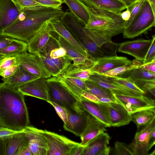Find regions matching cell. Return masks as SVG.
Segmentation results:
<instances>
[{"mask_svg": "<svg viewBox=\"0 0 155 155\" xmlns=\"http://www.w3.org/2000/svg\"><path fill=\"white\" fill-rule=\"evenodd\" d=\"M64 12L42 6L23 8L16 19L2 33L28 43L46 22L60 19Z\"/></svg>", "mask_w": 155, "mask_h": 155, "instance_id": "obj_1", "label": "cell"}, {"mask_svg": "<svg viewBox=\"0 0 155 155\" xmlns=\"http://www.w3.org/2000/svg\"><path fill=\"white\" fill-rule=\"evenodd\" d=\"M86 6L90 18L84 29L99 47L112 41V38L122 33L126 21L120 13L98 8L86 0H80Z\"/></svg>", "mask_w": 155, "mask_h": 155, "instance_id": "obj_2", "label": "cell"}, {"mask_svg": "<svg viewBox=\"0 0 155 155\" xmlns=\"http://www.w3.org/2000/svg\"><path fill=\"white\" fill-rule=\"evenodd\" d=\"M25 95L17 89L0 83V123L1 126L20 131L30 126Z\"/></svg>", "mask_w": 155, "mask_h": 155, "instance_id": "obj_3", "label": "cell"}, {"mask_svg": "<svg viewBox=\"0 0 155 155\" xmlns=\"http://www.w3.org/2000/svg\"><path fill=\"white\" fill-rule=\"evenodd\" d=\"M39 54L52 76L57 77L72 61L65 50L60 47L57 38L51 35Z\"/></svg>", "mask_w": 155, "mask_h": 155, "instance_id": "obj_4", "label": "cell"}, {"mask_svg": "<svg viewBox=\"0 0 155 155\" xmlns=\"http://www.w3.org/2000/svg\"><path fill=\"white\" fill-rule=\"evenodd\" d=\"M46 81L48 91L47 102L54 103L68 110L78 113L84 110L81 107L78 99L56 77L47 78Z\"/></svg>", "mask_w": 155, "mask_h": 155, "instance_id": "obj_5", "label": "cell"}, {"mask_svg": "<svg viewBox=\"0 0 155 155\" xmlns=\"http://www.w3.org/2000/svg\"><path fill=\"white\" fill-rule=\"evenodd\" d=\"M155 26V15L148 2L145 0L133 21L124 28L122 32L123 37L133 38L143 34H147Z\"/></svg>", "mask_w": 155, "mask_h": 155, "instance_id": "obj_6", "label": "cell"}, {"mask_svg": "<svg viewBox=\"0 0 155 155\" xmlns=\"http://www.w3.org/2000/svg\"><path fill=\"white\" fill-rule=\"evenodd\" d=\"M48 146L47 155H74L80 143L58 134L41 130Z\"/></svg>", "mask_w": 155, "mask_h": 155, "instance_id": "obj_7", "label": "cell"}, {"mask_svg": "<svg viewBox=\"0 0 155 155\" xmlns=\"http://www.w3.org/2000/svg\"><path fill=\"white\" fill-rule=\"evenodd\" d=\"M16 56L18 65L30 73L40 78H48L51 77L39 53L25 51Z\"/></svg>", "mask_w": 155, "mask_h": 155, "instance_id": "obj_8", "label": "cell"}, {"mask_svg": "<svg viewBox=\"0 0 155 155\" xmlns=\"http://www.w3.org/2000/svg\"><path fill=\"white\" fill-rule=\"evenodd\" d=\"M113 94L119 103L131 114L145 110L155 112L154 100L145 94L137 96Z\"/></svg>", "mask_w": 155, "mask_h": 155, "instance_id": "obj_9", "label": "cell"}, {"mask_svg": "<svg viewBox=\"0 0 155 155\" xmlns=\"http://www.w3.org/2000/svg\"><path fill=\"white\" fill-rule=\"evenodd\" d=\"M97 103L111 127H119L127 125L131 121V114L121 104L114 102Z\"/></svg>", "mask_w": 155, "mask_h": 155, "instance_id": "obj_10", "label": "cell"}, {"mask_svg": "<svg viewBox=\"0 0 155 155\" xmlns=\"http://www.w3.org/2000/svg\"><path fill=\"white\" fill-rule=\"evenodd\" d=\"M153 40L138 39L120 43L118 51L134 57L142 62L144 60Z\"/></svg>", "mask_w": 155, "mask_h": 155, "instance_id": "obj_11", "label": "cell"}, {"mask_svg": "<svg viewBox=\"0 0 155 155\" xmlns=\"http://www.w3.org/2000/svg\"><path fill=\"white\" fill-rule=\"evenodd\" d=\"M65 109L67 113V119L65 123L64 124V128L76 136L80 137L87 126L88 113L84 110L80 113H78Z\"/></svg>", "mask_w": 155, "mask_h": 155, "instance_id": "obj_12", "label": "cell"}, {"mask_svg": "<svg viewBox=\"0 0 155 155\" xmlns=\"http://www.w3.org/2000/svg\"><path fill=\"white\" fill-rule=\"evenodd\" d=\"M155 118L145 127L137 131L130 144L134 155H148V145L153 130L155 129Z\"/></svg>", "mask_w": 155, "mask_h": 155, "instance_id": "obj_13", "label": "cell"}, {"mask_svg": "<svg viewBox=\"0 0 155 155\" xmlns=\"http://www.w3.org/2000/svg\"><path fill=\"white\" fill-rule=\"evenodd\" d=\"M47 78H39L18 87L17 89L24 95L38 98L47 101L48 91Z\"/></svg>", "mask_w": 155, "mask_h": 155, "instance_id": "obj_14", "label": "cell"}, {"mask_svg": "<svg viewBox=\"0 0 155 155\" xmlns=\"http://www.w3.org/2000/svg\"><path fill=\"white\" fill-rule=\"evenodd\" d=\"M60 20L65 28L85 49L82 44L83 39L87 35L84 29L85 24L71 12H68L64 13Z\"/></svg>", "mask_w": 155, "mask_h": 155, "instance_id": "obj_15", "label": "cell"}, {"mask_svg": "<svg viewBox=\"0 0 155 155\" xmlns=\"http://www.w3.org/2000/svg\"><path fill=\"white\" fill-rule=\"evenodd\" d=\"M28 134V148L31 155H47L48 147L41 130L29 126L25 128Z\"/></svg>", "mask_w": 155, "mask_h": 155, "instance_id": "obj_16", "label": "cell"}, {"mask_svg": "<svg viewBox=\"0 0 155 155\" xmlns=\"http://www.w3.org/2000/svg\"><path fill=\"white\" fill-rule=\"evenodd\" d=\"M87 80L95 82L110 91L113 94L137 96L143 95L127 89L114 82L110 77L96 73L91 75Z\"/></svg>", "mask_w": 155, "mask_h": 155, "instance_id": "obj_17", "label": "cell"}, {"mask_svg": "<svg viewBox=\"0 0 155 155\" xmlns=\"http://www.w3.org/2000/svg\"><path fill=\"white\" fill-rule=\"evenodd\" d=\"M132 63L127 57L116 55L98 59L90 69L94 73L101 74L119 66Z\"/></svg>", "mask_w": 155, "mask_h": 155, "instance_id": "obj_18", "label": "cell"}, {"mask_svg": "<svg viewBox=\"0 0 155 155\" xmlns=\"http://www.w3.org/2000/svg\"><path fill=\"white\" fill-rule=\"evenodd\" d=\"M50 21L46 22L27 43L29 53L38 54L47 44L53 32Z\"/></svg>", "mask_w": 155, "mask_h": 155, "instance_id": "obj_19", "label": "cell"}, {"mask_svg": "<svg viewBox=\"0 0 155 155\" xmlns=\"http://www.w3.org/2000/svg\"><path fill=\"white\" fill-rule=\"evenodd\" d=\"M20 11L12 0H0V33L16 19Z\"/></svg>", "mask_w": 155, "mask_h": 155, "instance_id": "obj_20", "label": "cell"}, {"mask_svg": "<svg viewBox=\"0 0 155 155\" xmlns=\"http://www.w3.org/2000/svg\"><path fill=\"white\" fill-rule=\"evenodd\" d=\"M3 139L5 143V155H18L22 148L28 147L29 137L25 129Z\"/></svg>", "mask_w": 155, "mask_h": 155, "instance_id": "obj_21", "label": "cell"}, {"mask_svg": "<svg viewBox=\"0 0 155 155\" xmlns=\"http://www.w3.org/2000/svg\"><path fill=\"white\" fill-rule=\"evenodd\" d=\"M95 61L93 60L88 61L85 63L74 65L71 63L59 74L65 77L77 78L85 81L94 73L90 69Z\"/></svg>", "mask_w": 155, "mask_h": 155, "instance_id": "obj_22", "label": "cell"}, {"mask_svg": "<svg viewBox=\"0 0 155 155\" xmlns=\"http://www.w3.org/2000/svg\"><path fill=\"white\" fill-rule=\"evenodd\" d=\"M106 127L105 124L88 113L87 126L80 137V144L85 146L93 138L106 131Z\"/></svg>", "mask_w": 155, "mask_h": 155, "instance_id": "obj_23", "label": "cell"}, {"mask_svg": "<svg viewBox=\"0 0 155 155\" xmlns=\"http://www.w3.org/2000/svg\"><path fill=\"white\" fill-rule=\"evenodd\" d=\"M50 22L52 27L53 32L60 35L82 54L92 59L87 50L81 45L77 40L64 26L60 19L53 20Z\"/></svg>", "mask_w": 155, "mask_h": 155, "instance_id": "obj_24", "label": "cell"}, {"mask_svg": "<svg viewBox=\"0 0 155 155\" xmlns=\"http://www.w3.org/2000/svg\"><path fill=\"white\" fill-rule=\"evenodd\" d=\"M39 78L19 65L12 75L8 78H2V80L8 86L17 89L20 85Z\"/></svg>", "mask_w": 155, "mask_h": 155, "instance_id": "obj_25", "label": "cell"}, {"mask_svg": "<svg viewBox=\"0 0 155 155\" xmlns=\"http://www.w3.org/2000/svg\"><path fill=\"white\" fill-rule=\"evenodd\" d=\"M110 137L103 132L91 140L85 146L82 155H99L108 146Z\"/></svg>", "mask_w": 155, "mask_h": 155, "instance_id": "obj_26", "label": "cell"}, {"mask_svg": "<svg viewBox=\"0 0 155 155\" xmlns=\"http://www.w3.org/2000/svg\"><path fill=\"white\" fill-rule=\"evenodd\" d=\"M85 83L87 87V90L85 91L96 97L99 100V102L119 103L113 94L109 90L95 82L88 80L85 81Z\"/></svg>", "mask_w": 155, "mask_h": 155, "instance_id": "obj_27", "label": "cell"}, {"mask_svg": "<svg viewBox=\"0 0 155 155\" xmlns=\"http://www.w3.org/2000/svg\"><path fill=\"white\" fill-rule=\"evenodd\" d=\"M57 39L59 46L65 50L67 54L73 61L74 65L84 64L89 60H93L82 54L60 35H58Z\"/></svg>", "mask_w": 155, "mask_h": 155, "instance_id": "obj_28", "label": "cell"}, {"mask_svg": "<svg viewBox=\"0 0 155 155\" xmlns=\"http://www.w3.org/2000/svg\"><path fill=\"white\" fill-rule=\"evenodd\" d=\"M56 77L79 101L82 92L87 90L85 81L77 78L65 77L60 75Z\"/></svg>", "mask_w": 155, "mask_h": 155, "instance_id": "obj_29", "label": "cell"}, {"mask_svg": "<svg viewBox=\"0 0 155 155\" xmlns=\"http://www.w3.org/2000/svg\"><path fill=\"white\" fill-rule=\"evenodd\" d=\"M81 107L94 117L105 124L107 127H111L105 115L97 103L82 97L79 101Z\"/></svg>", "mask_w": 155, "mask_h": 155, "instance_id": "obj_30", "label": "cell"}, {"mask_svg": "<svg viewBox=\"0 0 155 155\" xmlns=\"http://www.w3.org/2000/svg\"><path fill=\"white\" fill-rule=\"evenodd\" d=\"M68 6L71 12L86 25L90 18L88 11L80 0H63Z\"/></svg>", "mask_w": 155, "mask_h": 155, "instance_id": "obj_31", "label": "cell"}, {"mask_svg": "<svg viewBox=\"0 0 155 155\" xmlns=\"http://www.w3.org/2000/svg\"><path fill=\"white\" fill-rule=\"evenodd\" d=\"M155 118V112L145 110L135 112L131 114V121L137 125L139 131L147 126Z\"/></svg>", "mask_w": 155, "mask_h": 155, "instance_id": "obj_32", "label": "cell"}, {"mask_svg": "<svg viewBox=\"0 0 155 155\" xmlns=\"http://www.w3.org/2000/svg\"><path fill=\"white\" fill-rule=\"evenodd\" d=\"M95 6L104 10L120 12L126 9L127 6L119 0H86Z\"/></svg>", "mask_w": 155, "mask_h": 155, "instance_id": "obj_33", "label": "cell"}, {"mask_svg": "<svg viewBox=\"0 0 155 155\" xmlns=\"http://www.w3.org/2000/svg\"><path fill=\"white\" fill-rule=\"evenodd\" d=\"M27 44L25 42L14 38L6 47L0 51V54L5 56L16 55L26 51Z\"/></svg>", "mask_w": 155, "mask_h": 155, "instance_id": "obj_34", "label": "cell"}, {"mask_svg": "<svg viewBox=\"0 0 155 155\" xmlns=\"http://www.w3.org/2000/svg\"><path fill=\"white\" fill-rule=\"evenodd\" d=\"M123 76L122 78L130 77L134 82L155 80V73L148 71L139 67L127 72Z\"/></svg>", "mask_w": 155, "mask_h": 155, "instance_id": "obj_35", "label": "cell"}, {"mask_svg": "<svg viewBox=\"0 0 155 155\" xmlns=\"http://www.w3.org/2000/svg\"><path fill=\"white\" fill-rule=\"evenodd\" d=\"M132 63L131 64L117 67L101 74L109 77H121L127 72L138 67L142 64L140 61L136 60L132 61Z\"/></svg>", "mask_w": 155, "mask_h": 155, "instance_id": "obj_36", "label": "cell"}, {"mask_svg": "<svg viewBox=\"0 0 155 155\" xmlns=\"http://www.w3.org/2000/svg\"><path fill=\"white\" fill-rule=\"evenodd\" d=\"M110 77L114 82L120 85L142 94H145L137 86L134 81L130 77Z\"/></svg>", "mask_w": 155, "mask_h": 155, "instance_id": "obj_37", "label": "cell"}, {"mask_svg": "<svg viewBox=\"0 0 155 155\" xmlns=\"http://www.w3.org/2000/svg\"><path fill=\"white\" fill-rule=\"evenodd\" d=\"M113 153L115 155H134L130 144L118 141L114 143Z\"/></svg>", "mask_w": 155, "mask_h": 155, "instance_id": "obj_38", "label": "cell"}, {"mask_svg": "<svg viewBox=\"0 0 155 155\" xmlns=\"http://www.w3.org/2000/svg\"><path fill=\"white\" fill-rule=\"evenodd\" d=\"M17 65L18 64L16 55L5 56L0 59V76L8 68Z\"/></svg>", "mask_w": 155, "mask_h": 155, "instance_id": "obj_39", "label": "cell"}, {"mask_svg": "<svg viewBox=\"0 0 155 155\" xmlns=\"http://www.w3.org/2000/svg\"><path fill=\"white\" fill-rule=\"evenodd\" d=\"M145 0H140L136 2L127 8L130 11V15L129 20L126 21L125 27L128 26L132 22L140 11Z\"/></svg>", "mask_w": 155, "mask_h": 155, "instance_id": "obj_40", "label": "cell"}, {"mask_svg": "<svg viewBox=\"0 0 155 155\" xmlns=\"http://www.w3.org/2000/svg\"><path fill=\"white\" fill-rule=\"evenodd\" d=\"M41 6L62 10L63 0H34Z\"/></svg>", "mask_w": 155, "mask_h": 155, "instance_id": "obj_41", "label": "cell"}, {"mask_svg": "<svg viewBox=\"0 0 155 155\" xmlns=\"http://www.w3.org/2000/svg\"><path fill=\"white\" fill-rule=\"evenodd\" d=\"M137 86L145 93L155 88V80H144L134 82Z\"/></svg>", "mask_w": 155, "mask_h": 155, "instance_id": "obj_42", "label": "cell"}, {"mask_svg": "<svg viewBox=\"0 0 155 155\" xmlns=\"http://www.w3.org/2000/svg\"><path fill=\"white\" fill-rule=\"evenodd\" d=\"M20 9L41 6L34 0H12Z\"/></svg>", "mask_w": 155, "mask_h": 155, "instance_id": "obj_43", "label": "cell"}, {"mask_svg": "<svg viewBox=\"0 0 155 155\" xmlns=\"http://www.w3.org/2000/svg\"><path fill=\"white\" fill-rule=\"evenodd\" d=\"M153 39L152 44L147 53L142 64L149 62L155 59V35L152 36Z\"/></svg>", "mask_w": 155, "mask_h": 155, "instance_id": "obj_44", "label": "cell"}, {"mask_svg": "<svg viewBox=\"0 0 155 155\" xmlns=\"http://www.w3.org/2000/svg\"><path fill=\"white\" fill-rule=\"evenodd\" d=\"M47 102L53 106L59 117L63 121L64 124L65 123L67 119V114L66 110L54 103L50 101Z\"/></svg>", "mask_w": 155, "mask_h": 155, "instance_id": "obj_45", "label": "cell"}, {"mask_svg": "<svg viewBox=\"0 0 155 155\" xmlns=\"http://www.w3.org/2000/svg\"><path fill=\"white\" fill-rule=\"evenodd\" d=\"M14 38L0 33V51L8 45Z\"/></svg>", "mask_w": 155, "mask_h": 155, "instance_id": "obj_46", "label": "cell"}, {"mask_svg": "<svg viewBox=\"0 0 155 155\" xmlns=\"http://www.w3.org/2000/svg\"><path fill=\"white\" fill-rule=\"evenodd\" d=\"M23 130L17 131L7 127L1 126L0 127V138H4L19 133Z\"/></svg>", "mask_w": 155, "mask_h": 155, "instance_id": "obj_47", "label": "cell"}, {"mask_svg": "<svg viewBox=\"0 0 155 155\" xmlns=\"http://www.w3.org/2000/svg\"><path fill=\"white\" fill-rule=\"evenodd\" d=\"M19 65H17L12 66L5 70L2 74L1 76L3 78H8L12 75L17 70Z\"/></svg>", "mask_w": 155, "mask_h": 155, "instance_id": "obj_48", "label": "cell"}, {"mask_svg": "<svg viewBox=\"0 0 155 155\" xmlns=\"http://www.w3.org/2000/svg\"><path fill=\"white\" fill-rule=\"evenodd\" d=\"M139 67L148 71L155 73V59L146 64H142Z\"/></svg>", "mask_w": 155, "mask_h": 155, "instance_id": "obj_49", "label": "cell"}, {"mask_svg": "<svg viewBox=\"0 0 155 155\" xmlns=\"http://www.w3.org/2000/svg\"><path fill=\"white\" fill-rule=\"evenodd\" d=\"M82 97H83L89 100L98 103L99 99L95 96L86 91H83L81 94Z\"/></svg>", "mask_w": 155, "mask_h": 155, "instance_id": "obj_50", "label": "cell"}, {"mask_svg": "<svg viewBox=\"0 0 155 155\" xmlns=\"http://www.w3.org/2000/svg\"><path fill=\"white\" fill-rule=\"evenodd\" d=\"M155 129L153 131L149 139L148 145V150H150L154 145L155 144Z\"/></svg>", "mask_w": 155, "mask_h": 155, "instance_id": "obj_51", "label": "cell"}, {"mask_svg": "<svg viewBox=\"0 0 155 155\" xmlns=\"http://www.w3.org/2000/svg\"><path fill=\"white\" fill-rule=\"evenodd\" d=\"M126 9V10L120 13L122 18L126 21L129 20L130 15V11L128 8H127Z\"/></svg>", "mask_w": 155, "mask_h": 155, "instance_id": "obj_52", "label": "cell"}, {"mask_svg": "<svg viewBox=\"0 0 155 155\" xmlns=\"http://www.w3.org/2000/svg\"><path fill=\"white\" fill-rule=\"evenodd\" d=\"M0 155H5V146L3 138H0Z\"/></svg>", "mask_w": 155, "mask_h": 155, "instance_id": "obj_53", "label": "cell"}, {"mask_svg": "<svg viewBox=\"0 0 155 155\" xmlns=\"http://www.w3.org/2000/svg\"><path fill=\"white\" fill-rule=\"evenodd\" d=\"M18 155H31L28 149V147L22 148L19 152Z\"/></svg>", "mask_w": 155, "mask_h": 155, "instance_id": "obj_54", "label": "cell"}, {"mask_svg": "<svg viewBox=\"0 0 155 155\" xmlns=\"http://www.w3.org/2000/svg\"><path fill=\"white\" fill-rule=\"evenodd\" d=\"M85 146L80 145L76 150L74 155H82Z\"/></svg>", "mask_w": 155, "mask_h": 155, "instance_id": "obj_55", "label": "cell"}, {"mask_svg": "<svg viewBox=\"0 0 155 155\" xmlns=\"http://www.w3.org/2000/svg\"><path fill=\"white\" fill-rule=\"evenodd\" d=\"M124 3L127 7L135 3L136 0H119Z\"/></svg>", "mask_w": 155, "mask_h": 155, "instance_id": "obj_56", "label": "cell"}, {"mask_svg": "<svg viewBox=\"0 0 155 155\" xmlns=\"http://www.w3.org/2000/svg\"><path fill=\"white\" fill-rule=\"evenodd\" d=\"M110 151V147L107 146L99 153V155H108L109 154Z\"/></svg>", "mask_w": 155, "mask_h": 155, "instance_id": "obj_57", "label": "cell"}, {"mask_svg": "<svg viewBox=\"0 0 155 155\" xmlns=\"http://www.w3.org/2000/svg\"><path fill=\"white\" fill-rule=\"evenodd\" d=\"M150 5L153 14L155 15V0H146Z\"/></svg>", "mask_w": 155, "mask_h": 155, "instance_id": "obj_58", "label": "cell"}, {"mask_svg": "<svg viewBox=\"0 0 155 155\" xmlns=\"http://www.w3.org/2000/svg\"><path fill=\"white\" fill-rule=\"evenodd\" d=\"M5 56L0 54V59H1L2 58H3L5 57Z\"/></svg>", "mask_w": 155, "mask_h": 155, "instance_id": "obj_59", "label": "cell"}, {"mask_svg": "<svg viewBox=\"0 0 155 155\" xmlns=\"http://www.w3.org/2000/svg\"><path fill=\"white\" fill-rule=\"evenodd\" d=\"M153 153H155V150H154L153 152ZM151 155H153V153H152L151 154Z\"/></svg>", "mask_w": 155, "mask_h": 155, "instance_id": "obj_60", "label": "cell"}, {"mask_svg": "<svg viewBox=\"0 0 155 155\" xmlns=\"http://www.w3.org/2000/svg\"><path fill=\"white\" fill-rule=\"evenodd\" d=\"M137 0V1H139L138 0Z\"/></svg>", "mask_w": 155, "mask_h": 155, "instance_id": "obj_61", "label": "cell"}, {"mask_svg": "<svg viewBox=\"0 0 155 155\" xmlns=\"http://www.w3.org/2000/svg\"><path fill=\"white\" fill-rule=\"evenodd\" d=\"M1 124L0 123V127H1Z\"/></svg>", "mask_w": 155, "mask_h": 155, "instance_id": "obj_62", "label": "cell"}, {"mask_svg": "<svg viewBox=\"0 0 155 155\" xmlns=\"http://www.w3.org/2000/svg\"><path fill=\"white\" fill-rule=\"evenodd\" d=\"M139 0V1H140V0Z\"/></svg>", "mask_w": 155, "mask_h": 155, "instance_id": "obj_63", "label": "cell"}]
</instances>
